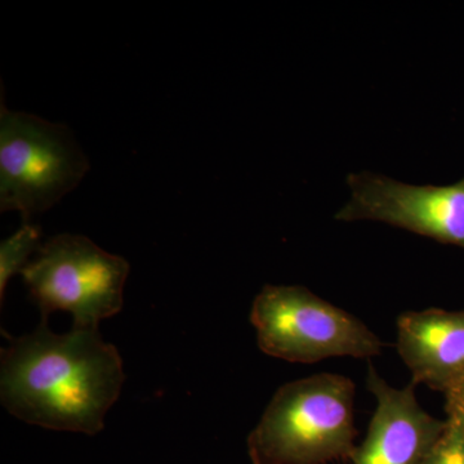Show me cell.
Here are the masks:
<instances>
[{"label":"cell","mask_w":464,"mask_h":464,"mask_svg":"<svg viewBox=\"0 0 464 464\" xmlns=\"http://www.w3.org/2000/svg\"><path fill=\"white\" fill-rule=\"evenodd\" d=\"M398 353L411 383L447 393L464 382V310L427 308L398 319Z\"/></svg>","instance_id":"obj_8"},{"label":"cell","mask_w":464,"mask_h":464,"mask_svg":"<svg viewBox=\"0 0 464 464\" xmlns=\"http://www.w3.org/2000/svg\"><path fill=\"white\" fill-rule=\"evenodd\" d=\"M250 323L257 332L259 350L289 362L372 359L383 348L359 317L301 285H265L253 301Z\"/></svg>","instance_id":"obj_4"},{"label":"cell","mask_w":464,"mask_h":464,"mask_svg":"<svg viewBox=\"0 0 464 464\" xmlns=\"http://www.w3.org/2000/svg\"><path fill=\"white\" fill-rule=\"evenodd\" d=\"M123 360L99 329L54 334L47 322L2 350L0 399L24 422L96 435L121 392Z\"/></svg>","instance_id":"obj_1"},{"label":"cell","mask_w":464,"mask_h":464,"mask_svg":"<svg viewBox=\"0 0 464 464\" xmlns=\"http://www.w3.org/2000/svg\"><path fill=\"white\" fill-rule=\"evenodd\" d=\"M366 389L375 411L368 433L351 456L353 464H422L447 430L448 420L427 413L418 402L415 384L396 389L369 365Z\"/></svg>","instance_id":"obj_7"},{"label":"cell","mask_w":464,"mask_h":464,"mask_svg":"<svg viewBox=\"0 0 464 464\" xmlns=\"http://www.w3.org/2000/svg\"><path fill=\"white\" fill-rule=\"evenodd\" d=\"M448 418L457 422L464 435V382L445 393Z\"/></svg>","instance_id":"obj_11"},{"label":"cell","mask_w":464,"mask_h":464,"mask_svg":"<svg viewBox=\"0 0 464 464\" xmlns=\"http://www.w3.org/2000/svg\"><path fill=\"white\" fill-rule=\"evenodd\" d=\"M444 435L422 464H464V435L460 427L450 418Z\"/></svg>","instance_id":"obj_10"},{"label":"cell","mask_w":464,"mask_h":464,"mask_svg":"<svg viewBox=\"0 0 464 464\" xmlns=\"http://www.w3.org/2000/svg\"><path fill=\"white\" fill-rule=\"evenodd\" d=\"M130 270L127 259L83 235L60 234L42 244L21 275L42 322L54 311H67L75 329H99L123 308Z\"/></svg>","instance_id":"obj_5"},{"label":"cell","mask_w":464,"mask_h":464,"mask_svg":"<svg viewBox=\"0 0 464 464\" xmlns=\"http://www.w3.org/2000/svg\"><path fill=\"white\" fill-rule=\"evenodd\" d=\"M350 200L335 219L377 221L464 249V177L448 186H414L373 172L347 177Z\"/></svg>","instance_id":"obj_6"},{"label":"cell","mask_w":464,"mask_h":464,"mask_svg":"<svg viewBox=\"0 0 464 464\" xmlns=\"http://www.w3.org/2000/svg\"><path fill=\"white\" fill-rule=\"evenodd\" d=\"M355 384L322 373L289 382L275 393L248 436L252 464H331L351 459Z\"/></svg>","instance_id":"obj_2"},{"label":"cell","mask_w":464,"mask_h":464,"mask_svg":"<svg viewBox=\"0 0 464 464\" xmlns=\"http://www.w3.org/2000/svg\"><path fill=\"white\" fill-rule=\"evenodd\" d=\"M42 230L38 225L24 222L14 234L0 244V298L5 299V289L9 280L14 275L23 273L30 262L41 249Z\"/></svg>","instance_id":"obj_9"},{"label":"cell","mask_w":464,"mask_h":464,"mask_svg":"<svg viewBox=\"0 0 464 464\" xmlns=\"http://www.w3.org/2000/svg\"><path fill=\"white\" fill-rule=\"evenodd\" d=\"M90 160L63 124L0 110V210L24 222L56 206L84 179Z\"/></svg>","instance_id":"obj_3"}]
</instances>
